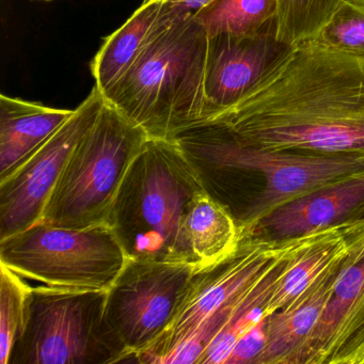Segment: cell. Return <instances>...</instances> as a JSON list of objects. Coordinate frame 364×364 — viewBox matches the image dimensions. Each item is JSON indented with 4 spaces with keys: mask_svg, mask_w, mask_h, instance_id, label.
<instances>
[{
    "mask_svg": "<svg viewBox=\"0 0 364 364\" xmlns=\"http://www.w3.org/2000/svg\"><path fill=\"white\" fill-rule=\"evenodd\" d=\"M270 151L364 152V59L306 41L242 101L212 119Z\"/></svg>",
    "mask_w": 364,
    "mask_h": 364,
    "instance_id": "cell-1",
    "label": "cell"
},
{
    "mask_svg": "<svg viewBox=\"0 0 364 364\" xmlns=\"http://www.w3.org/2000/svg\"><path fill=\"white\" fill-rule=\"evenodd\" d=\"M208 46L193 14L168 6L135 63L104 93L106 102L151 139H173L202 121Z\"/></svg>",
    "mask_w": 364,
    "mask_h": 364,
    "instance_id": "cell-2",
    "label": "cell"
},
{
    "mask_svg": "<svg viewBox=\"0 0 364 364\" xmlns=\"http://www.w3.org/2000/svg\"><path fill=\"white\" fill-rule=\"evenodd\" d=\"M204 191L238 176L259 173L264 188L236 219L242 240L257 223L283 204L364 172V152L312 153L270 151L237 141L215 121L174 136Z\"/></svg>",
    "mask_w": 364,
    "mask_h": 364,
    "instance_id": "cell-3",
    "label": "cell"
},
{
    "mask_svg": "<svg viewBox=\"0 0 364 364\" xmlns=\"http://www.w3.org/2000/svg\"><path fill=\"white\" fill-rule=\"evenodd\" d=\"M202 191L191 164L172 140L149 138L129 166L108 216L107 225L129 259L198 267L187 217Z\"/></svg>",
    "mask_w": 364,
    "mask_h": 364,
    "instance_id": "cell-4",
    "label": "cell"
},
{
    "mask_svg": "<svg viewBox=\"0 0 364 364\" xmlns=\"http://www.w3.org/2000/svg\"><path fill=\"white\" fill-rule=\"evenodd\" d=\"M149 136L106 102L70 155L42 223L85 229L107 223L119 187Z\"/></svg>",
    "mask_w": 364,
    "mask_h": 364,
    "instance_id": "cell-5",
    "label": "cell"
},
{
    "mask_svg": "<svg viewBox=\"0 0 364 364\" xmlns=\"http://www.w3.org/2000/svg\"><path fill=\"white\" fill-rule=\"evenodd\" d=\"M106 289H31L24 331L7 364L127 363L105 319Z\"/></svg>",
    "mask_w": 364,
    "mask_h": 364,
    "instance_id": "cell-6",
    "label": "cell"
},
{
    "mask_svg": "<svg viewBox=\"0 0 364 364\" xmlns=\"http://www.w3.org/2000/svg\"><path fill=\"white\" fill-rule=\"evenodd\" d=\"M127 261L107 223L69 229L40 221L0 240V264L58 289L108 291Z\"/></svg>",
    "mask_w": 364,
    "mask_h": 364,
    "instance_id": "cell-7",
    "label": "cell"
},
{
    "mask_svg": "<svg viewBox=\"0 0 364 364\" xmlns=\"http://www.w3.org/2000/svg\"><path fill=\"white\" fill-rule=\"evenodd\" d=\"M197 266L129 259L108 289L105 319L127 351V363L173 321Z\"/></svg>",
    "mask_w": 364,
    "mask_h": 364,
    "instance_id": "cell-8",
    "label": "cell"
},
{
    "mask_svg": "<svg viewBox=\"0 0 364 364\" xmlns=\"http://www.w3.org/2000/svg\"><path fill=\"white\" fill-rule=\"evenodd\" d=\"M105 103L95 85L73 116L16 171L0 180V240L42 220L70 155L97 122Z\"/></svg>",
    "mask_w": 364,
    "mask_h": 364,
    "instance_id": "cell-9",
    "label": "cell"
},
{
    "mask_svg": "<svg viewBox=\"0 0 364 364\" xmlns=\"http://www.w3.org/2000/svg\"><path fill=\"white\" fill-rule=\"evenodd\" d=\"M294 240H244L229 259L197 268L173 321L156 341L136 355L134 363L156 364L170 347L234 301Z\"/></svg>",
    "mask_w": 364,
    "mask_h": 364,
    "instance_id": "cell-10",
    "label": "cell"
},
{
    "mask_svg": "<svg viewBox=\"0 0 364 364\" xmlns=\"http://www.w3.org/2000/svg\"><path fill=\"white\" fill-rule=\"evenodd\" d=\"M293 48L277 38L276 18L252 35L208 36L201 122L242 101Z\"/></svg>",
    "mask_w": 364,
    "mask_h": 364,
    "instance_id": "cell-11",
    "label": "cell"
},
{
    "mask_svg": "<svg viewBox=\"0 0 364 364\" xmlns=\"http://www.w3.org/2000/svg\"><path fill=\"white\" fill-rule=\"evenodd\" d=\"M347 255L341 262L333 294L299 364H347L364 331V213L341 221Z\"/></svg>",
    "mask_w": 364,
    "mask_h": 364,
    "instance_id": "cell-12",
    "label": "cell"
},
{
    "mask_svg": "<svg viewBox=\"0 0 364 364\" xmlns=\"http://www.w3.org/2000/svg\"><path fill=\"white\" fill-rule=\"evenodd\" d=\"M363 205L364 172L279 206L257 223L250 238L280 240L314 233L348 218Z\"/></svg>",
    "mask_w": 364,
    "mask_h": 364,
    "instance_id": "cell-13",
    "label": "cell"
},
{
    "mask_svg": "<svg viewBox=\"0 0 364 364\" xmlns=\"http://www.w3.org/2000/svg\"><path fill=\"white\" fill-rule=\"evenodd\" d=\"M341 262L308 291L267 317L265 348L257 364H299L304 346L331 299Z\"/></svg>",
    "mask_w": 364,
    "mask_h": 364,
    "instance_id": "cell-14",
    "label": "cell"
},
{
    "mask_svg": "<svg viewBox=\"0 0 364 364\" xmlns=\"http://www.w3.org/2000/svg\"><path fill=\"white\" fill-rule=\"evenodd\" d=\"M74 112L0 95V180L22 166Z\"/></svg>",
    "mask_w": 364,
    "mask_h": 364,
    "instance_id": "cell-15",
    "label": "cell"
},
{
    "mask_svg": "<svg viewBox=\"0 0 364 364\" xmlns=\"http://www.w3.org/2000/svg\"><path fill=\"white\" fill-rule=\"evenodd\" d=\"M164 0H144L133 16L108 36L90 63L95 86L105 93L129 71L167 14Z\"/></svg>",
    "mask_w": 364,
    "mask_h": 364,
    "instance_id": "cell-16",
    "label": "cell"
},
{
    "mask_svg": "<svg viewBox=\"0 0 364 364\" xmlns=\"http://www.w3.org/2000/svg\"><path fill=\"white\" fill-rule=\"evenodd\" d=\"M347 255V242L341 221L326 229L318 240L289 259L266 302L263 317L287 306L308 291L332 266Z\"/></svg>",
    "mask_w": 364,
    "mask_h": 364,
    "instance_id": "cell-17",
    "label": "cell"
},
{
    "mask_svg": "<svg viewBox=\"0 0 364 364\" xmlns=\"http://www.w3.org/2000/svg\"><path fill=\"white\" fill-rule=\"evenodd\" d=\"M187 232L199 268L229 259L242 242V232L231 213L204 191L191 203Z\"/></svg>",
    "mask_w": 364,
    "mask_h": 364,
    "instance_id": "cell-18",
    "label": "cell"
},
{
    "mask_svg": "<svg viewBox=\"0 0 364 364\" xmlns=\"http://www.w3.org/2000/svg\"><path fill=\"white\" fill-rule=\"evenodd\" d=\"M277 0H214L193 14L208 36L252 35L276 18Z\"/></svg>",
    "mask_w": 364,
    "mask_h": 364,
    "instance_id": "cell-19",
    "label": "cell"
},
{
    "mask_svg": "<svg viewBox=\"0 0 364 364\" xmlns=\"http://www.w3.org/2000/svg\"><path fill=\"white\" fill-rule=\"evenodd\" d=\"M343 0H277V38L291 46L314 40Z\"/></svg>",
    "mask_w": 364,
    "mask_h": 364,
    "instance_id": "cell-20",
    "label": "cell"
},
{
    "mask_svg": "<svg viewBox=\"0 0 364 364\" xmlns=\"http://www.w3.org/2000/svg\"><path fill=\"white\" fill-rule=\"evenodd\" d=\"M23 277L0 264V364H7L28 317L31 289Z\"/></svg>",
    "mask_w": 364,
    "mask_h": 364,
    "instance_id": "cell-21",
    "label": "cell"
},
{
    "mask_svg": "<svg viewBox=\"0 0 364 364\" xmlns=\"http://www.w3.org/2000/svg\"><path fill=\"white\" fill-rule=\"evenodd\" d=\"M313 41L349 56L364 59V8L343 0Z\"/></svg>",
    "mask_w": 364,
    "mask_h": 364,
    "instance_id": "cell-22",
    "label": "cell"
},
{
    "mask_svg": "<svg viewBox=\"0 0 364 364\" xmlns=\"http://www.w3.org/2000/svg\"><path fill=\"white\" fill-rule=\"evenodd\" d=\"M267 318H262L249 329L232 349L225 364H257L266 344Z\"/></svg>",
    "mask_w": 364,
    "mask_h": 364,
    "instance_id": "cell-23",
    "label": "cell"
},
{
    "mask_svg": "<svg viewBox=\"0 0 364 364\" xmlns=\"http://www.w3.org/2000/svg\"><path fill=\"white\" fill-rule=\"evenodd\" d=\"M170 7L176 8L183 12L195 14L202 8L208 6L214 0H164Z\"/></svg>",
    "mask_w": 364,
    "mask_h": 364,
    "instance_id": "cell-24",
    "label": "cell"
},
{
    "mask_svg": "<svg viewBox=\"0 0 364 364\" xmlns=\"http://www.w3.org/2000/svg\"><path fill=\"white\" fill-rule=\"evenodd\" d=\"M349 1L360 6V7L364 8V0H349Z\"/></svg>",
    "mask_w": 364,
    "mask_h": 364,
    "instance_id": "cell-25",
    "label": "cell"
},
{
    "mask_svg": "<svg viewBox=\"0 0 364 364\" xmlns=\"http://www.w3.org/2000/svg\"><path fill=\"white\" fill-rule=\"evenodd\" d=\"M357 213H358V214H362V213H364V205L362 206V208H360L359 212H357Z\"/></svg>",
    "mask_w": 364,
    "mask_h": 364,
    "instance_id": "cell-26",
    "label": "cell"
},
{
    "mask_svg": "<svg viewBox=\"0 0 364 364\" xmlns=\"http://www.w3.org/2000/svg\"><path fill=\"white\" fill-rule=\"evenodd\" d=\"M42 1H52V0H42Z\"/></svg>",
    "mask_w": 364,
    "mask_h": 364,
    "instance_id": "cell-27",
    "label": "cell"
}]
</instances>
